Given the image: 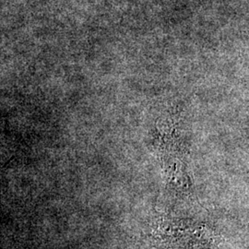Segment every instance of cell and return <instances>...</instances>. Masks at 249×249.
Wrapping results in <instances>:
<instances>
[{"label": "cell", "instance_id": "6da1fadb", "mask_svg": "<svg viewBox=\"0 0 249 249\" xmlns=\"http://www.w3.org/2000/svg\"><path fill=\"white\" fill-rule=\"evenodd\" d=\"M151 236L156 245L172 249H214L220 241L206 225L166 217L157 219Z\"/></svg>", "mask_w": 249, "mask_h": 249}]
</instances>
